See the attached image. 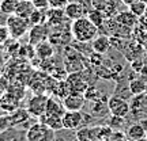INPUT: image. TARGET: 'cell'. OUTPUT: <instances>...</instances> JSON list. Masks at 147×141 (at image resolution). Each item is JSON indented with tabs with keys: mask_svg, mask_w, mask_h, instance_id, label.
<instances>
[{
	"mask_svg": "<svg viewBox=\"0 0 147 141\" xmlns=\"http://www.w3.org/2000/svg\"><path fill=\"white\" fill-rule=\"evenodd\" d=\"M98 30L100 29L87 16L79 18L76 21H72L71 23V35L74 41L78 42H86V43L91 42L98 35Z\"/></svg>",
	"mask_w": 147,
	"mask_h": 141,
	"instance_id": "obj_1",
	"label": "cell"
},
{
	"mask_svg": "<svg viewBox=\"0 0 147 141\" xmlns=\"http://www.w3.org/2000/svg\"><path fill=\"white\" fill-rule=\"evenodd\" d=\"M5 26L8 29L10 37L12 39H21L25 34L29 33L30 27H32V23L26 18H22V16L16 15V14H12V15L8 16V21H7Z\"/></svg>",
	"mask_w": 147,
	"mask_h": 141,
	"instance_id": "obj_2",
	"label": "cell"
},
{
	"mask_svg": "<svg viewBox=\"0 0 147 141\" xmlns=\"http://www.w3.org/2000/svg\"><path fill=\"white\" fill-rule=\"evenodd\" d=\"M55 137H56V132L38 121L32 126H29V129L26 130L27 141H55L56 140Z\"/></svg>",
	"mask_w": 147,
	"mask_h": 141,
	"instance_id": "obj_3",
	"label": "cell"
},
{
	"mask_svg": "<svg viewBox=\"0 0 147 141\" xmlns=\"http://www.w3.org/2000/svg\"><path fill=\"white\" fill-rule=\"evenodd\" d=\"M108 109L112 115L121 118H125L131 113V105L128 103V100L119 95H112L108 98Z\"/></svg>",
	"mask_w": 147,
	"mask_h": 141,
	"instance_id": "obj_4",
	"label": "cell"
},
{
	"mask_svg": "<svg viewBox=\"0 0 147 141\" xmlns=\"http://www.w3.org/2000/svg\"><path fill=\"white\" fill-rule=\"evenodd\" d=\"M48 98H49V96H47V95H44V94H36L27 100L26 109H27V111L30 113L32 117L38 118V117H41V115L45 113Z\"/></svg>",
	"mask_w": 147,
	"mask_h": 141,
	"instance_id": "obj_5",
	"label": "cell"
},
{
	"mask_svg": "<svg viewBox=\"0 0 147 141\" xmlns=\"http://www.w3.org/2000/svg\"><path fill=\"white\" fill-rule=\"evenodd\" d=\"M84 122V115L82 111H69L65 110L63 115V125L64 130H78L82 128Z\"/></svg>",
	"mask_w": 147,
	"mask_h": 141,
	"instance_id": "obj_6",
	"label": "cell"
},
{
	"mask_svg": "<svg viewBox=\"0 0 147 141\" xmlns=\"http://www.w3.org/2000/svg\"><path fill=\"white\" fill-rule=\"evenodd\" d=\"M19 106H21V98L19 96H16L14 92H11V91H4V92H1V96H0V109L3 110L4 113H14L15 110L19 109Z\"/></svg>",
	"mask_w": 147,
	"mask_h": 141,
	"instance_id": "obj_7",
	"label": "cell"
},
{
	"mask_svg": "<svg viewBox=\"0 0 147 141\" xmlns=\"http://www.w3.org/2000/svg\"><path fill=\"white\" fill-rule=\"evenodd\" d=\"M49 25L48 23H42V25H34L30 27L29 30V43L36 46L40 42L47 41L49 38Z\"/></svg>",
	"mask_w": 147,
	"mask_h": 141,
	"instance_id": "obj_8",
	"label": "cell"
},
{
	"mask_svg": "<svg viewBox=\"0 0 147 141\" xmlns=\"http://www.w3.org/2000/svg\"><path fill=\"white\" fill-rule=\"evenodd\" d=\"M80 54L82 53H79L75 47H71V54L65 53L64 65H65V71L68 73L82 72V69H83V61H82Z\"/></svg>",
	"mask_w": 147,
	"mask_h": 141,
	"instance_id": "obj_9",
	"label": "cell"
},
{
	"mask_svg": "<svg viewBox=\"0 0 147 141\" xmlns=\"http://www.w3.org/2000/svg\"><path fill=\"white\" fill-rule=\"evenodd\" d=\"M61 102H63L65 110H69V111H82L84 103H86V98H84L83 94H68Z\"/></svg>",
	"mask_w": 147,
	"mask_h": 141,
	"instance_id": "obj_10",
	"label": "cell"
},
{
	"mask_svg": "<svg viewBox=\"0 0 147 141\" xmlns=\"http://www.w3.org/2000/svg\"><path fill=\"white\" fill-rule=\"evenodd\" d=\"M64 12H65V16L69 21H76L79 18H83V16L87 15L86 8L82 5V3H78V1H69L68 4L64 7Z\"/></svg>",
	"mask_w": 147,
	"mask_h": 141,
	"instance_id": "obj_11",
	"label": "cell"
},
{
	"mask_svg": "<svg viewBox=\"0 0 147 141\" xmlns=\"http://www.w3.org/2000/svg\"><path fill=\"white\" fill-rule=\"evenodd\" d=\"M147 128L143 126V124H132L128 126L125 132V136L129 141H142L146 138Z\"/></svg>",
	"mask_w": 147,
	"mask_h": 141,
	"instance_id": "obj_12",
	"label": "cell"
},
{
	"mask_svg": "<svg viewBox=\"0 0 147 141\" xmlns=\"http://www.w3.org/2000/svg\"><path fill=\"white\" fill-rule=\"evenodd\" d=\"M110 46H112L110 38L106 35V34H101V35L98 34V35L91 41V49H93V52L100 53V54H105V53L109 50Z\"/></svg>",
	"mask_w": 147,
	"mask_h": 141,
	"instance_id": "obj_13",
	"label": "cell"
},
{
	"mask_svg": "<svg viewBox=\"0 0 147 141\" xmlns=\"http://www.w3.org/2000/svg\"><path fill=\"white\" fill-rule=\"evenodd\" d=\"M38 122L45 124L47 126H49L52 130L59 132V130H64V125H63V117H57V115H48L47 113H44L41 117L37 118Z\"/></svg>",
	"mask_w": 147,
	"mask_h": 141,
	"instance_id": "obj_14",
	"label": "cell"
},
{
	"mask_svg": "<svg viewBox=\"0 0 147 141\" xmlns=\"http://www.w3.org/2000/svg\"><path fill=\"white\" fill-rule=\"evenodd\" d=\"M115 21L119 23V25H121V26H125V27H131V29H134V27L138 25V22H139V18H138L136 15H134L131 11H121V12H119V14H116L115 16Z\"/></svg>",
	"mask_w": 147,
	"mask_h": 141,
	"instance_id": "obj_15",
	"label": "cell"
},
{
	"mask_svg": "<svg viewBox=\"0 0 147 141\" xmlns=\"http://www.w3.org/2000/svg\"><path fill=\"white\" fill-rule=\"evenodd\" d=\"M55 54V49H53L52 42L47 39V41L40 42L38 45H36V56L40 60H49V58L53 57Z\"/></svg>",
	"mask_w": 147,
	"mask_h": 141,
	"instance_id": "obj_16",
	"label": "cell"
},
{
	"mask_svg": "<svg viewBox=\"0 0 147 141\" xmlns=\"http://www.w3.org/2000/svg\"><path fill=\"white\" fill-rule=\"evenodd\" d=\"M65 12L64 8H51L49 11H47V23L49 26H56L63 25L64 19H65Z\"/></svg>",
	"mask_w": 147,
	"mask_h": 141,
	"instance_id": "obj_17",
	"label": "cell"
},
{
	"mask_svg": "<svg viewBox=\"0 0 147 141\" xmlns=\"http://www.w3.org/2000/svg\"><path fill=\"white\" fill-rule=\"evenodd\" d=\"M45 113L48 115H57V117H63L65 113L63 102H59L57 98L55 96H49L48 98V103H47V110Z\"/></svg>",
	"mask_w": 147,
	"mask_h": 141,
	"instance_id": "obj_18",
	"label": "cell"
},
{
	"mask_svg": "<svg viewBox=\"0 0 147 141\" xmlns=\"http://www.w3.org/2000/svg\"><path fill=\"white\" fill-rule=\"evenodd\" d=\"M76 140L79 141H95L98 140L97 126H83L76 130Z\"/></svg>",
	"mask_w": 147,
	"mask_h": 141,
	"instance_id": "obj_19",
	"label": "cell"
},
{
	"mask_svg": "<svg viewBox=\"0 0 147 141\" xmlns=\"http://www.w3.org/2000/svg\"><path fill=\"white\" fill-rule=\"evenodd\" d=\"M10 120H11V126L16 128L19 125H23V122L32 120V115L27 111V109H21L19 107L18 110H15L14 113L10 114Z\"/></svg>",
	"mask_w": 147,
	"mask_h": 141,
	"instance_id": "obj_20",
	"label": "cell"
},
{
	"mask_svg": "<svg viewBox=\"0 0 147 141\" xmlns=\"http://www.w3.org/2000/svg\"><path fill=\"white\" fill-rule=\"evenodd\" d=\"M146 86L147 82L143 80V78H132V80L128 83V90L132 96H139L146 92Z\"/></svg>",
	"mask_w": 147,
	"mask_h": 141,
	"instance_id": "obj_21",
	"label": "cell"
},
{
	"mask_svg": "<svg viewBox=\"0 0 147 141\" xmlns=\"http://www.w3.org/2000/svg\"><path fill=\"white\" fill-rule=\"evenodd\" d=\"M34 10H36V7H34L32 0H19V1H18V5H16L15 14L22 16V18L29 19Z\"/></svg>",
	"mask_w": 147,
	"mask_h": 141,
	"instance_id": "obj_22",
	"label": "cell"
},
{
	"mask_svg": "<svg viewBox=\"0 0 147 141\" xmlns=\"http://www.w3.org/2000/svg\"><path fill=\"white\" fill-rule=\"evenodd\" d=\"M86 16H87V18H89L90 21L93 22V23H94L98 29H101V27L104 26V23L106 22L105 14H104L101 10H98V8H93L91 11H89Z\"/></svg>",
	"mask_w": 147,
	"mask_h": 141,
	"instance_id": "obj_23",
	"label": "cell"
},
{
	"mask_svg": "<svg viewBox=\"0 0 147 141\" xmlns=\"http://www.w3.org/2000/svg\"><path fill=\"white\" fill-rule=\"evenodd\" d=\"M128 10L131 11L134 15H136L138 18H140L142 15H144V12L147 10V3L143 0H136L128 5Z\"/></svg>",
	"mask_w": 147,
	"mask_h": 141,
	"instance_id": "obj_24",
	"label": "cell"
},
{
	"mask_svg": "<svg viewBox=\"0 0 147 141\" xmlns=\"http://www.w3.org/2000/svg\"><path fill=\"white\" fill-rule=\"evenodd\" d=\"M29 21L32 23V26L34 25H42V23H47V11L45 10H40V8H36L33 11V14L30 15Z\"/></svg>",
	"mask_w": 147,
	"mask_h": 141,
	"instance_id": "obj_25",
	"label": "cell"
},
{
	"mask_svg": "<svg viewBox=\"0 0 147 141\" xmlns=\"http://www.w3.org/2000/svg\"><path fill=\"white\" fill-rule=\"evenodd\" d=\"M19 0H1L0 3V10L3 11L7 15H12L15 14L16 11V5H18Z\"/></svg>",
	"mask_w": 147,
	"mask_h": 141,
	"instance_id": "obj_26",
	"label": "cell"
},
{
	"mask_svg": "<svg viewBox=\"0 0 147 141\" xmlns=\"http://www.w3.org/2000/svg\"><path fill=\"white\" fill-rule=\"evenodd\" d=\"M11 128V120H10V115H5L1 114L0 115V133L5 132L7 129Z\"/></svg>",
	"mask_w": 147,
	"mask_h": 141,
	"instance_id": "obj_27",
	"label": "cell"
},
{
	"mask_svg": "<svg viewBox=\"0 0 147 141\" xmlns=\"http://www.w3.org/2000/svg\"><path fill=\"white\" fill-rule=\"evenodd\" d=\"M108 125L112 128V129H120L121 126L124 125V118H121V117H115V115H112V120L108 122Z\"/></svg>",
	"mask_w": 147,
	"mask_h": 141,
	"instance_id": "obj_28",
	"label": "cell"
},
{
	"mask_svg": "<svg viewBox=\"0 0 147 141\" xmlns=\"http://www.w3.org/2000/svg\"><path fill=\"white\" fill-rule=\"evenodd\" d=\"M10 38V31L7 26H0V46H3Z\"/></svg>",
	"mask_w": 147,
	"mask_h": 141,
	"instance_id": "obj_29",
	"label": "cell"
},
{
	"mask_svg": "<svg viewBox=\"0 0 147 141\" xmlns=\"http://www.w3.org/2000/svg\"><path fill=\"white\" fill-rule=\"evenodd\" d=\"M48 3L51 8H64L69 1L68 0H48Z\"/></svg>",
	"mask_w": 147,
	"mask_h": 141,
	"instance_id": "obj_30",
	"label": "cell"
},
{
	"mask_svg": "<svg viewBox=\"0 0 147 141\" xmlns=\"http://www.w3.org/2000/svg\"><path fill=\"white\" fill-rule=\"evenodd\" d=\"M33 4L36 8H40V10H47L48 7H49V3H48V0H32Z\"/></svg>",
	"mask_w": 147,
	"mask_h": 141,
	"instance_id": "obj_31",
	"label": "cell"
},
{
	"mask_svg": "<svg viewBox=\"0 0 147 141\" xmlns=\"http://www.w3.org/2000/svg\"><path fill=\"white\" fill-rule=\"evenodd\" d=\"M8 16L7 14H4L3 11L0 10V26H5L7 25V21H8Z\"/></svg>",
	"mask_w": 147,
	"mask_h": 141,
	"instance_id": "obj_32",
	"label": "cell"
},
{
	"mask_svg": "<svg viewBox=\"0 0 147 141\" xmlns=\"http://www.w3.org/2000/svg\"><path fill=\"white\" fill-rule=\"evenodd\" d=\"M3 113H4V111H3V110H1V109H0V115H1V114H3Z\"/></svg>",
	"mask_w": 147,
	"mask_h": 141,
	"instance_id": "obj_33",
	"label": "cell"
},
{
	"mask_svg": "<svg viewBox=\"0 0 147 141\" xmlns=\"http://www.w3.org/2000/svg\"><path fill=\"white\" fill-rule=\"evenodd\" d=\"M144 94H146V95H147V86H146V92H144Z\"/></svg>",
	"mask_w": 147,
	"mask_h": 141,
	"instance_id": "obj_34",
	"label": "cell"
},
{
	"mask_svg": "<svg viewBox=\"0 0 147 141\" xmlns=\"http://www.w3.org/2000/svg\"><path fill=\"white\" fill-rule=\"evenodd\" d=\"M95 141H106V140H95Z\"/></svg>",
	"mask_w": 147,
	"mask_h": 141,
	"instance_id": "obj_35",
	"label": "cell"
},
{
	"mask_svg": "<svg viewBox=\"0 0 147 141\" xmlns=\"http://www.w3.org/2000/svg\"><path fill=\"white\" fill-rule=\"evenodd\" d=\"M75 141H79V140H75Z\"/></svg>",
	"mask_w": 147,
	"mask_h": 141,
	"instance_id": "obj_36",
	"label": "cell"
},
{
	"mask_svg": "<svg viewBox=\"0 0 147 141\" xmlns=\"http://www.w3.org/2000/svg\"><path fill=\"white\" fill-rule=\"evenodd\" d=\"M146 14H147V10H146Z\"/></svg>",
	"mask_w": 147,
	"mask_h": 141,
	"instance_id": "obj_37",
	"label": "cell"
},
{
	"mask_svg": "<svg viewBox=\"0 0 147 141\" xmlns=\"http://www.w3.org/2000/svg\"><path fill=\"white\" fill-rule=\"evenodd\" d=\"M0 3H1V0H0Z\"/></svg>",
	"mask_w": 147,
	"mask_h": 141,
	"instance_id": "obj_38",
	"label": "cell"
},
{
	"mask_svg": "<svg viewBox=\"0 0 147 141\" xmlns=\"http://www.w3.org/2000/svg\"><path fill=\"white\" fill-rule=\"evenodd\" d=\"M0 96H1V94H0Z\"/></svg>",
	"mask_w": 147,
	"mask_h": 141,
	"instance_id": "obj_39",
	"label": "cell"
}]
</instances>
